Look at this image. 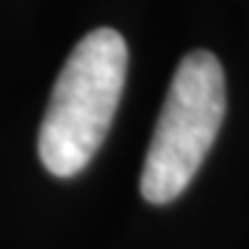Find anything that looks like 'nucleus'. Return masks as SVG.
<instances>
[{"mask_svg":"<svg viewBox=\"0 0 249 249\" xmlns=\"http://www.w3.org/2000/svg\"><path fill=\"white\" fill-rule=\"evenodd\" d=\"M127 78L119 31L97 28L67 55L39 127V160L55 178L78 175L106 142Z\"/></svg>","mask_w":249,"mask_h":249,"instance_id":"obj_1","label":"nucleus"},{"mask_svg":"<svg viewBox=\"0 0 249 249\" xmlns=\"http://www.w3.org/2000/svg\"><path fill=\"white\" fill-rule=\"evenodd\" d=\"M227 111L224 70L208 50L183 55L169 83L142 169V196L172 202L188 188L211 152Z\"/></svg>","mask_w":249,"mask_h":249,"instance_id":"obj_2","label":"nucleus"}]
</instances>
